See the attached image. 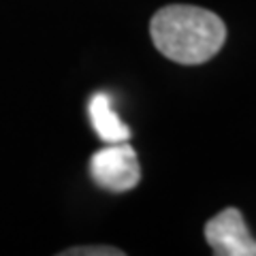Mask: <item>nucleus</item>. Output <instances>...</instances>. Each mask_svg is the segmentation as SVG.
I'll use <instances>...</instances> for the list:
<instances>
[{"instance_id":"obj_1","label":"nucleus","mask_w":256,"mask_h":256,"mask_svg":"<svg viewBox=\"0 0 256 256\" xmlns=\"http://www.w3.org/2000/svg\"><path fill=\"white\" fill-rule=\"evenodd\" d=\"M156 50L178 64H203L226 41L220 15L192 4H169L158 9L150 24Z\"/></svg>"},{"instance_id":"obj_2","label":"nucleus","mask_w":256,"mask_h":256,"mask_svg":"<svg viewBox=\"0 0 256 256\" xmlns=\"http://www.w3.org/2000/svg\"><path fill=\"white\" fill-rule=\"evenodd\" d=\"M90 175L98 188L107 192H128L141 180L139 156L128 141L107 143L102 150L94 152L90 158Z\"/></svg>"},{"instance_id":"obj_3","label":"nucleus","mask_w":256,"mask_h":256,"mask_svg":"<svg viewBox=\"0 0 256 256\" xmlns=\"http://www.w3.org/2000/svg\"><path fill=\"white\" fill-rule=\"evenodd\" d=\"M205 239L216 256H256V239L235 207L222 210L205 224Z\"/></svg>"},{"instance_id":"obj_4","label":"nucleus","mask_w":256,"mask_h":256,"mask_svg":"<svg viewBox=\"0 0 256 256\" xmlns=\"http://www.w3.org/2000/svg\"><path fill=\"white\" fill-rule=\"evenodd\" d=\"M88 116L94 132L105 143H122L130 139V128H128L114 109V100L107 92H96L88 102Z\"/></svg>"},{"instance_id":"obj_5","label":"nucleus","mask_w":256,"mask_h":256,"mask_svg":"<svg viewBox=\"0 0 256 256\" xmlns=\"http://www.w3.org/2000/svg\"><path fill=\"white\" fill-rule=\"evenodd\" d=\"M62 256H122L124 252L111 246H77L60 252Z\"/></svg>"}]
</instances>
